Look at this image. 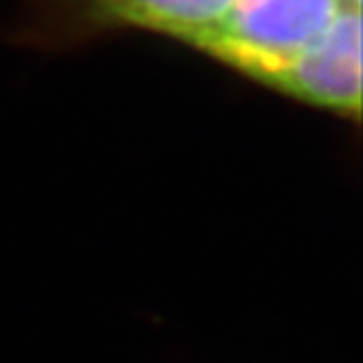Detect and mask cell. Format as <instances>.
Wrapping results in <instances>:
<instances>
[{
	"label": "cell",
	"mask_w": 363,
	"mask_h": 363,
	"mask_svg": "<svg viewBox=\"0 0 363 363\" xmlns=\"http://www.w3.org/2000/svg\"><path fill=\"white\" fill-rule=\"evenodd\" d=\"M350 0H235L201 42L208 50L276 82Z\"/></svg>",
	"instance_id": "6da1fadb"
},
{
	"label": "cell",
	"mask_w": 363,
	"mask_h": 363,
	"mask_svg": "<svg viewBox=\"0 0 363 363\" xmlns=\"http://www.w3.org/2000/svg\"><path fill=\"white\" fill-rule=\"evenodd\" d=\"M278 86L340 110H357L361 103V13L346 5L328 27L284 68Z\"/></svg>",
	"instance_id": "7a4b0ae2"
},
{
	"label": "cell",
	"mask_w": 363,
	"mask_h": 363,
	"mask_svg": "<svg viewBox=\"0 0 363 363\" xmlns=\"http://www.w3.org/2000/svg\"><path fill=\"white\" fill-rule=\"evenodd\" d=\"M235 0H103V13L184 35L197 44L225 20Z\"/></svg>",
	"instance_id": "3957f363"
}]
</instances>
